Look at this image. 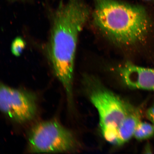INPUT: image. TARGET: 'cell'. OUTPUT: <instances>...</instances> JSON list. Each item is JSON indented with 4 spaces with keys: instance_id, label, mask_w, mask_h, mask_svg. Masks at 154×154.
<instances>
[{
    "instance_id": "cell-5",
    "label": "cell",
    "mask_w": 154,
    "mask_h": 154,
    "mask_svg": "<svg viewBox=\"0 0 154 154\" xmlns=\"http://www.w3.org/2000/svg\"><path fill=\"white\" fill-rule=\"evenodd\" d=\"M0 109L3 114L15 122H28L37 112V97L33 92L1 83Z\"/></svg>"
},
{
    "instance_id": "cell-10",
    "label": "cell",
    "mask_w": 154,
    "mask_h": 154,
    "mask_svg": "<svg viewBox=\"0 0 154 154\" xmlns=\"http://www.w3.org/2000/svg\"><path fill=\"white\" fill-rule=\"evenodd\" d=\"M146 115L148 119L154 125V105L148 109L146 112Z\"/></svg>"
},
{
    "instance_id": "cell-4",
    "label": "cell",
    "mask_w": 154,
    "mask_h": 154,
    "mask_svg": "<svg viewBox=\"0 0 154 154\" xmlns=\"http://www.w3.org/2000/svg\"><path fill=\"white\" fill-rule=\"evenodd\" d=\"M28 143L29 152L35 153L69 152L78 145L72 132L55 120L35 125L29 134Z\"/></svg>"
},
{
    "instance_id": "cell-6",
    "label": "cell",
    "mask_w": 154,
    "mask_h": 154,
    "mask_svg": "<svg viewBox=\"0 0 154 154\" xmlns=\"http://www.w3.org/2000/svg\"><path fill=\"white\" fill-rule=\"evenodd\" d=\"M119 72L125 84L130 87L154 91V69L128 63L120 67Z\"/></svg>"
},
{
    "instance_id": "cell-3",
    "label": "cell",
    "mask_w": 154,
    "mask_h": 154,
    "mask_svg": "<svg viewBox=\"0 0 154 154\" xmlns=\"http://www.w3.org/2000/svg\"><path fill=\"white\" fill-rule=\"evenodd\" d=\"M85 79L90 84L89 97L97 109L103 137L109 143H118L117 128L127 115L135 109L92 78Z\"/></svg>"
},
{
    "instance_id": "cell-8",
    "label": "cell",
    "mask_w": 154,
    "mask_h": 154,
    "mask_svg": "<svg viewBox=\"0 0 154 154\" xmlns=\"http://www.w3.org/2000/svg\"><path fill=\"white\" fill-rule=\"evenodd\" d=\"M154 135V125L140 121L137 126L134 136L138 140L149 139Z\"/></svg>"
},
{
    "instance_id": "cell-7",
    "label": "cell",
    "mask_w": 154,
    "mask_h": 154,
    "mask_svg": "<svg viewBox=\"0 0 154 154\" xmlns=\"http://www.w3.org/2000/svg\"><path fill=\"white\" fill-rule=\"evenodd\" d=\"M139 111L134 109L125 117L117 128L118 146L126 143L134 135L137 126L141 121Z\"/></svg>"
},
{
    "instance_id": "cell-1",
    "label": "cell",
    "mask_w": 154,
    "mask_h": 154,
    "mask_svg": "<svg viewBox=\"0 0 154 154\" xmlns=\"http://www.w3.org/2000/svg\"><path fill=\"white\" fill-rule=\"evenodd\" d=\"M89 15L88 7L83 0H61L51 11L48 55L69 104L73 103V78L78 36Z\"/></svg>"
},
{
    "instance_id": "cell-11",
    "label": "cell",
    "mask_w": 154,
    "mask_h": 154,
    "mask_svg": "<svg viewBox=\"0 0 154 154\" xmlns=\"http://www.w3.org/2000/svg\"><path fill=\"white\" fill-rule=\"evenodd\" d=\"M8 1L11 2H25L28 1L29 0H8Z\"/></svg>"
},
{
    "instance_id": "cell-12",
    "label": "cell",
    "mask_w": 154,
    "mask_h": 154,
    "mask_svg": "<svg viewBox=\"0 0 154 154\" xmlns=\"http://www.w3.org/2000/svg\"><path fill=\"white\" fill-rule=\"evenodd\" d=\"M144 1L154 2V0H144Z\"/></svg>"
},
{
    "instance_id": "cell-2",
    "label": "cell",
    "mask_w": 154,
    "mask_h": 154,
    "mask_svg": "<svg viewBox=\"0 0 154 154\" xmlns=\"http://www.w3.org/2000/svg\"><path fill=\"white\" fill-rule=\"evenodd\" d=\"M94 23L112 41L128 46L137 43L145 36L149 28L147 12L140 6L116 0H94Z\"/></svg>"
},
{
    "instance_id": "cell-9",
    "label": "cell",
    "mask_w": 154,
    "mask_h": 154,
    "mask_svg": "<svg viewBox=\"0 0 154 154\" xmlns=\"http://www.w3.org/2000/svg\"><path fill=\"white\" fill-rule=\"evenodd\" d=\"M26 46V42L20 37L15 38L11 45V51L13 55L19 57L22 54Z\"/></svg>"
}]
</instances>
